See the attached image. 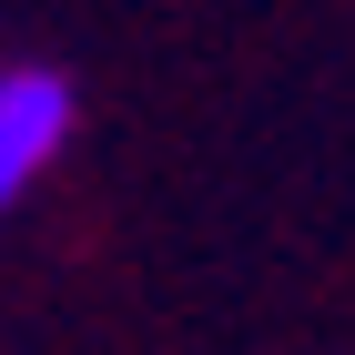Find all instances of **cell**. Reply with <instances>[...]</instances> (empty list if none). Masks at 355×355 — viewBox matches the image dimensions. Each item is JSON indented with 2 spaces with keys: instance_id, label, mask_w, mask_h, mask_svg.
Masks as SVG:
<instances>
[{
  "instance_id": "cell-1",
  "label": "cell",
  "mask_w": 355,
  "mask_h": 355,
  "mask_svg": "<svg viewBox=\"0 0 355 355\" xmlns=\"http://www.w3.org/2000/svg\"><path fill=\"white\" fill-rule=\"evenodd\" d=\"M71 122H82V92L51 61H0V223L41 193V173L61 163Z\"/></svg>"
}]
</instances>
